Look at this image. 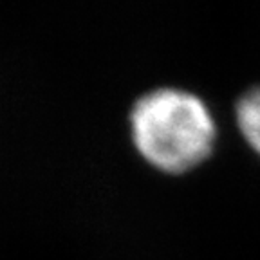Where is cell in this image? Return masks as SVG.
I'll list each match as a JSON object with an SVG mask.
<instances>
[{
	"instance_id": "obj_1",
	"label": "cell",
	"mask_w": 260,
	"mask_h": 260,
	"mask_svg": "<svg viewBox=\"0 0 260 260\" xmlns=\"http://www.w3.org/2000/svg\"><path fill=\"white\" fill-rule=\"evenodd\" d=\"M130 134L139 155L155 170L184 174L211 155L217 123L199 96L175 87H159L134 103Z\"/></svg>"
},
{
	"instance_id": "obj_2",
	"label": "cell",
	"mask_w": 260,
	"mask_h": 260,
	"mask_svg": "<svg viewBox=\"0 0 260 260\" xmlns=\"http://www.w3.org/2000/svg\"><path fill=\"white\" fill-rule=\"evenodd\" d=\"M235 118L242 138L260 155V87H253L239 98Z\"/></svg>"
}]
</instances>
